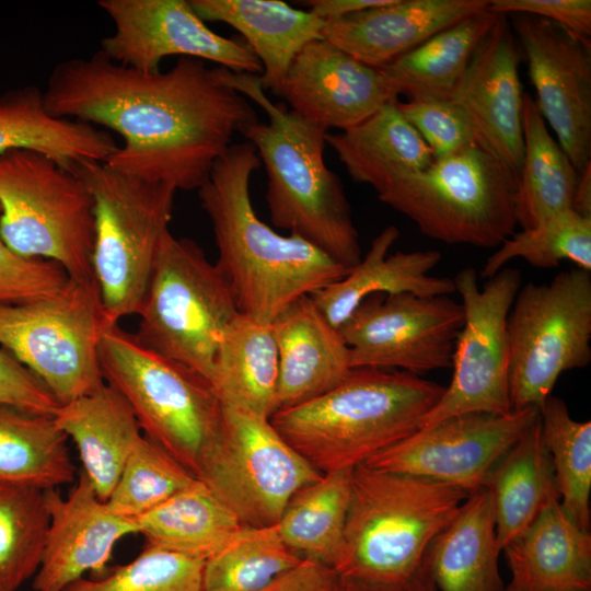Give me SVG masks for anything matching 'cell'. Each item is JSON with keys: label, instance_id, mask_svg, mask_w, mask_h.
<instances>
[{"label": "cell", "instance_id": "7a4b0ae2", "mask_svg": "<svg viewBox=\"0 0 591 591\" xmlns=\"http://www.w3.org/2000/svg\"><path fill=\"white\" fill-rule=\"evenodd\" d=\"M260 164L251 142L231 144L197 192L218 247L216 264L240 313L271 324L297 299L340 280L350 268L299 235L279 234L257 217L250 183Z\"/></svg>", "mask_w": 591, "mask_h": 591}, {"label": "cell", "instance_id": "9a60e30c", "mask_svg": "<svg viewBox=\"0 0 591 591\" xmlns=\"http://www.w3.org/2000/svg\"><path fill=\"white\" fill-rule=\"evenodd\" d=\"M463 322L461 302L449 296L372 294L338 331L348 347L351 369L419 375L451 367Z\"/></svg>", "mask_w": 591, "mask_h": 591}, {"label": "cell", "instance_id": "d6a6232c", "mask_svg": "<svg viewBox=\"0 0 591 591\" xmlns=\"http://www.w3.org/2000/svg\"><path fill=\"white\" fill-rule=\"evenodd\" d=\"M497 16L488 10L472 14L380 69L399 95L453 100L476 48Z\"/></svg>", "mask_w": 591, "mask_h": 591}, {"label": "cell", "instance_id": "b9f144b4", "mask_svg": "<svg viewBox=\"0 0 591 591\" xmlns=\"http://www.w3.org/2000/svg\"><path fill=\"white\" fill-rule=\"evenodd\" d=\"M198 479L162 447L139 440L106 502L119 515L136 520Z\"/></svg>", "mask_w": 591, "mask_h": 591}, {"label": "cell", "instance_id": "ba28073f", "mask_svg": "<svg viewBox=\"0 0 591 591\" xmlns=\"http://www.w3.org/2000/svg\"><path fill=\"white\" fill-rule=\"evenodd\" d=\"M72 171L93 199L91 268L106 325L114 326L140 310L177 190L99 161H84Z\"/></svg>", "mask_w": 591, "mask_h": 591}, {"label": "cell", "instance_id": "7dc6e473", "mask_svg": "<svg viewBox=\"0 0 591 591\" xmlns=\"http://www.w3.org/2000/svg\"><path fill=\"white\" fill-rule=\"evenodd\" d=\"M487 10L495 14H530L582 37L591 35L590 0H489Z\"/></svg>", "mask_w": 591, "mask_h": 591}, {"label": "cell", "instance_id": "30bf717a", "mask_svg": "<svg viewBox=\"0 0 591 591\" xmlns=\"http://www.w3.org/2000/svg\"><path fill=\"white\" fill-rule=\"evenodd\" d=\"M239 314L217 264L193 240L166 231L138 312V341L211 382L219 344Z\"/></svg>", "mask_w": 591, "mask_h": 591}, {"label": "cell", "instance_id": "8fae6325", "mask_svg": "<svg viewBox=\"0 0 591 591\" xmlns=\"http://www.w3.org/2000/svg\"><path fill=\"white\" fill-rule=\"evenodd\" d=\"M106 328L94 280L69 278L51 297L0 304V346L36 376L59 405L105 383L99 345Z\"/></svg>", "mask_w": 591, "mask_h": 591}, {"label": "cell", "instance_id": "5bb4252c", "mask_svg": "<svg viewBox=\"0 0 591 591\" xmlns=\"http://www.w3.org/2000/svg\"><path fill=\"white\" fill-rule=\"evenodd\" d=\"M521 280L520 270L510 267L489 278L483 289L475 268L465 267L453 278L464 312L452 354L453 375L420 429L465 414L512 412L507 322Z\"/></svg>", "mask_w": 591, "mask_h": 591}, {"label": "cell", "instance_id": "8992f818", "mask_svg": "<svg viewBox=\"0 0 591 591\" xmlns=\"http://www.w3.org/2000/svg\"><path fill=\"white\" fill-rule=\"evenodd\" d=\"M99 361L104 382L128 403L144 436L197 478L221 426L211 382L144 347L118 324L103 332Z\"/></svg>", "mask_w": 591, "mask_h": 591}, {"label": "cell", "instance_id": "484cf974", "mask_svg": "<svg viewBox=\"0 0 591 591\" xmlns=\"http://www.w3.org/2000/svg\"><path fill=\"white\" fill-rule=\"evenodd\" d=\"M521 591H591V534L551 501L503 547Z\"/></svg>", "mask_w": 591, "mask_h": 591}, {"label": "cell", "instance_id": "e575fe53", "mask_svg": "<svg viewBox=\"0 0 591 591\" xmlns=\"http://www.w3.org/2000/svg\"><path fill=\"white\" fill-rule=\"evenodd\" d=\"M67 440L53 416L0 404V485L47 490L72 483Z\"/></svg>", "mask_w": 591, "mask_h": 591}, {"label": "cell", "instance_id": "603a6c76", "mask_svg": "<svg viewBox=\"0 0 591 591\" xmlns=\"http://www.w3.org/2000/svg\"><path fill=\"white\" fill-rule=\"evenodd\" d=\"M271 325L279 362L277 410L323 395L352 370L338 328L327 321L311 296L297 299Z\"/></svg>", "mask_w": 591, "mask_h": 591}, {"label": "cell", "instance_id": "83f0119b", "mask_svg": "<svg viewBox=\"0 0 591 591\" xmlns=\"http://www.w3.org/2000/svg\"><path fill=\"white\" fill-rule=\"evenodd\" d=\"M501 552L493 500L483 487L467 496L429 548L437 590L505 591L498 566Z\"/></svg>", "mask_w": 591, "mask_h": 591}, {"label": "cell", "instance_id": "4316f807", "mask_svg": "<svg viewBox=\"0 0 591 591\" xmlns=\"http://www.w3.org/2000/svg\"><path fill=\"white\" fill-rule=\"evenodd\" d=\"M53 417L76 443L82 472L100 499L106 501L143 436L130 406L117 391L103 383L93 392L60 405Z\"/></svg>", "mask_w": 591, "mask_h": 591}, {"label": "cell", "instance_id": "836d02e7", "mask_svg": "<svg viewBox=\"0 0 591 591\" xmlns=\"http://www.w3.org/2000/svg\"><path fill=\"white\" fill-rule=\"evenodd\" d=\"M523 161L518 174L517 221L522 230L572 209L580 173L551 135L536 101L523 94Z\"/></svg>", "mask_w": 591, "mask_h": 591}, {"label": "cell", "instance_id": "f35d334b", "mask_svg": "<svg viewBox=\"0 0 591 591\" xmlns=\"http://www.w3.org/2000/svg\"><path fill=\"white\" fill-rule=\"evenodd\" d=\"M304 558L282 541L277 524L242 525L232 540L204 564L205 591H259Z\"/></svg>", "mask_w": 591, "mask_h": 591}, {"label": "cell", "instance_id": "6da1fadb", "mask_svg": "<svg viewBox=\"0 0 591 591\" xmlns=\"http://www.w3.org/2000/svg\"><path fill=\"white\" fill-rule=\"evenodd\" d=\"M44 99L55 117L121 137L104 162L109 167L186 192L200 188L234 134L258 119L221 67L187 57L165 71L123 66L100 51L71 58L54 68Z\"/></svg>", "mask_w": 591, "mask_h": 591}, {"label": "cell", "instance_id": "52a82bcc", "mask_svg": "<svg viewBox=\"0 0 591 591\" xmlns=\"http://www.w3.org/2000/svg\"><path fill=\"white\" fill-rule=\"evenodd\" d=\"M518 174L479 142L378 195L421 234L445 244L499 247L518 227Z\"/></svg>", "mask_w": 591, "mask_h": 591}, {"label": "cell", "instance_id": "d4e9b609", "mask_svg": "<svg viewBox=\"0 0 591 591\" xmlns=\"http://www.w3.org/2000/svg\"><path fill=\"white\" fill-rule=\"evenodd\" d=\"M204 22L236 30L260 62L263 89L279 94L285 77L301 49L324 38L326 21L309 10L280 0H189Z\"/></svg>", "mask_w": 591, "mask_h": 591}, {"label": "cell", "instance_id": "4dcf8cb0", "mask_svg": "<svg viewBox=\"0 0 591 591\" xmlns=\"http://www.w3.org/2000/svg\"><path fill=\"white\" fill-rule=\"evenodd\" d=\"M279 362L271 324L240 313L227 327L211 384L221 405L270 418L277 410Z\"/></svg>", "mask_w": 591, "mask_h": 591}, {"label": "cell", "instance_id": "4fadbf2b", "mask_svg": "<svg viewBox=\"0 0 591 591\" xmlns=\"http://www.w3.org/2000/svg\"><path fill=\"white\" fill-rule=\"evenodd\" d=\"M323 473L309 464L269 418L221 405L219 436L199 479L246 526L275 525L290 497Z\"/></svg>", "mask_w": 591, "mask_h": 591}, {"label": "cell", "instance_id": "2e32d148", "mask_svg": "<svg viewBox=\"0 0 591 591\" xmlns=\"http://www.w3.org/2000/svg\"><path fill=\"white\" fill-rule=\"evenodd\" d=\"M114 31L101 40L100 53L139 70H158L163 59L187 57L233 72L262 74L250 46L215 33L186 0H101Z\"/></svg>", "mask_w": 591, "mask_h": 591}, {"label": "cell", "instance_id": "f5cc1de1", "mask_svg": "<svg viewBox=\"0 0 591 591\" xmlns=\"http://www.w3.org/2000/svg\"><path fill=\"white\" fill-rule=\"evenodd\" d=\"M505 591H521L517 586H514L512 582L505 589Z\"/></svg>", "mask_w": 591, "mask_h": 591}, {"label": "cell", "instance_id": "277c9868", "mask_svg": "<svg viewBox=\"0 0 591 591\" xmlns=\"http://www.w3.org/2000/svg\"><path fill=\"white\" fill-rule=\"evenodd\" d=\"M444 389L405 371L352 369L331 391L269 420L320 473L354 468L418 431Z\"/></svg>", "mask_w": 591, "mask_h": 591}, {"label": "cell", "instance_id": "ac0fdd59", "mask_svg": "<svg viewBox=\"0 0 591 591\" xmlns=\"http://www.w3.org/2000/svg\"><path fill=\"white\" fill-rule=\"evenodd\" d=\"M536 104L581 173L591 164V40L548 20L511 14Z\"/></svg>", "mask_w": 591, "mask_h": 591}, {"label": "cell", "instance_id": "816d5d0a", "mask_svg": "<svg viewBox=\"0 0 591 591\" xmlns=\"http://www.w3.org/2000/svg\"><path fill=\"white\" fill-rule=\"evenodd\" d=\"M572 209L583 217L591 218V164L580 173Z\"/></svg>", "mask_w": 591, "mask_h": 591}, {"label": "cell", "instance_id": "9c48e42d", "mask_svg": "<svg viewBox=\"0 0 591 591\" xmlns=\"http://www.w3.org/2000/svg\"><path fill=\"white\" fill-rule=\"evenodd\" d=\"M0 236L18 255L58 263L70 279L94 280L93 199L72 170L33 150L0 153Z\"/></svg>", "mask_w": 591, "mask_h": 591}, {"label": "cell", "instance_id": "bcb514c9", "mask_svg": "<svg viewBox=\"0 0 591 591\" xmlns=\"http://www.w3.org/2000/svg\"><path fill=\"white\" fill-rule=\"evenodd\" d=\"M0 404L46 416H54L60 406L48 389L3 348H0Z\"/></svg>", "mask_w": 591, "mask_h": 591}, {"label": "cell", "instance_id": "7bdbcfd3", "mask_svg": "<svg viewBox=\"0 0 591 591\" xmlns=\"http://www.w3.org/2000/svg\"><path fill=\"white\" fill-rule=\"evenodd\" d=\"M205 561L149 546L125 565L101 578H81L63 591H205Z\"/></svg>", "mask_w": 591, "mask_h": 591}, {"label": "cell", "instance_id": "8d00e7d4", "mask_svg": "<svg viewBox=\"0 0 591 591\" xmlns=\"http://www.w3.org/2000/svg\"><path fill=\"white\" fill-rule=\"evenodd\" d=\"M352 468L323 473L288 500L277 528L302 558L333 568L343 541L351 496Z\"/></svg>", "mask_w": 591, "mask_h": 591}, {"label": "cell", "instance_id": "7402d4cb", "mask_svg": "<svg viewBox=\"0 0 591 591\" xmlns=\"http://www.w3.org/2000/svg\"><path fill=\"white\" fill-rule=\"evenodd\" d=\"M488 4L489 0H390L326 21L323 36L359 61L382 68Z\"/></svg>", "mask_w": 591, "mask_h": 591}, {"label": "cell", "instance_id": "c3c4849f", "mask_svg": "<svg viewBox=\"0 0 591 591\" xmlns=\"http://www.w3.org/2000/svg\"><path fill=\"white\" fill-rule=\"evenodd\" d=\"M338 580L332 567L304 558L259 591H335Z\"/></svg>", "mask_w": 591, "mask_h": 591}, {"label": "cell", "instance_id": "44dd1931", "mask_svg": "<svg viewBox=\"0 0 591 591\" xmlns=\"http://www.w3.org/2000/svg\"><path fill=\"white\" fill-rule=\"evenodd\" d=\"M520 54L510 20L498 14L476 48L453 101L466 112L480 144L519 174L523 161Z\"/></svg>", "mask_w": 591, "mask_h": 591}, {"label": "cell", "instance_id": "681fc988", "mask_svg": "<svg viewBox=\"0 0 591 591\" xmlns=\"http://www.w3.org/2000/svg\"><path fill=\"white\" fill-rule=\"evenodd\" d=\"M429 553V552H428ZM339 577V576H338ZM335 591H438L433 582L428 556L420 569L405 581L397 583H369L340 578Z\"/></svg>", "mask_w": 591, "mask_h": 591}, {"label": "cell", "instance_id": "7c38bea8", "mask_svg": "<svg viewBox=\"0 0 591 591\" xmlns=\"http://www.w3.org/2000/svg\"><path fill=\"white\" fill-rule=\"evenodd\" d=\"M507 335L511 409H538L561 373L591 361L590 271L573 268L520 288Z\"/></svg>", "mask_w": 591, "mask_h": 591}, {"label": "cell", "instance_id": "d590c367", "mask_svg": "<svg viewBox=\"0 0 591 591\" xmlns=\"http://www.w3.org/2000/svg\"><path fill=\"white\" fill-rule=\"evenodd\" d=\"M136 522L146 545L204 561L220 552L242 526L199 479Z\"/></svg>", "mask_w": 591, "mask_h": 591}, {"label": "cell", "instance_id": "3957f363", "mask_svg": "<svg viewBox=\"0 0 591 591\" xmlns=\"http://www.w3.org/2000/svg\"><path fill=\"white\" fill-rule=\"evenodd\" d=\"M224 80L267 115L240 134L257 152L267 175L266 201L275 227L312 243L347 268L361 260V245L340 178L324 160L327 130L283 103H274L258 76L222 68Z\"/></svg>", "mask_w": 591, "mask_h": 591}, {"label": "cell", "instance_id": "ffe728a7", "mask_svg": "<svg viewBox=\"0 0 591 591\" xmlns=\"http://www.w3.org/2000/svg\"><path fill=\"white\" fill-rule=\"evenodd\" d=\"M45 499L49 523L34 591H63L86 572H102L117 542L138 534L136 520L114 512L83 472L66 498L53 488Z\"/></svg>", "mask_w": 591, "mask_h": 591}, {"label": "cell", "instance_id": "f907efd6", "mask_svg": "<svg viewBox=\"0 0 591 591\" xmlns=\"http://www.w3.org/2000/svg\"><path fill=\"white\" fill-rule=\"evenodd\" d=\"M390 0H310L302 3L318 18L328 21L387 3Z\"/></svg>", "mask_w": 591, "mask_h": 591}, {"label": "cell", "instance_id": "5b68a950", "mask_svg": "<svg viewBox=\"0 0 591 591\" xmlns=\"http://www.w3.org/2000/svg\"><path fill=\"white\" fill-rule=\"evenodd\" d=\"M468 495L431 479L355 466L333 569L340 578L369 583L407 580L420 569L432 542Z\"/></svg>", "mask_w": 591, "mask_h": 591}, {"label": "cell", "instance_id": "60d3db41", "mask_svg": "<svg viewBox=\"0 0 591 591\" xmlns=\"http://www.w3.org/2000/svg\"><path fill=\"white\" fill-rule=\"evenodd\" d=\"M518 257L541 269L570 260L577 268L591 271V218L568 209L532 229L514 232L487 258L480 277L491 278Z\"/></svg>", "mask_w": 591, "mask_h": 591}, {"label": "cell", "instance_id": "f1b7e54d", "mask_svg": "<svg viewBox=\"0 0 591 591\" xmlns=\"http://www.w3.org/2000/svg\"><path fill=\"white\" fill-rule=\"evenodd\" d=\"M348 175L381 194L396 181L426 170L434 161L431 150L404 118L396 103L389 104L347 130L327 134Z\"/></svg>", "mask_w": 591, "mask_h": 591}, {"label": "cell", "instance_id": "74e56055", "mask_svg": "<svg viewBox=\"0 0 591 591\" xmlns=\"http://www.w3.org/2000/svg\"><path fill=\"white\" fill-rule=\"evenodd\" d=\"M538 417L553 463L560 506L579 528L589 531L591 421L573 419L566 403L553 395L540 406Z\"/></svg>", "mask_w": 591, "mask_h": 591}, {"label": "cell", "instance_id": "cb8c5ba5", "mask_svg": "<svg viewBox=\"0 0 591 591\" xmlns=\"http://www.w3.org/2000/svg\"><path fill=\"white\" fill-rule=\"evenodd\" d=\"M398 236L395 225L384 228L372 240L366 256L344 278L311 294L334 327L339 328L360 302L372 294L412 293L430 298L455 292L453 279L429 275L441 260L440 252L398 251L387 255Z\"/></svg>", "mask_w": 591, "mask_h": 591}, {"label": "cell", "instance_id": "1f68e13d", "mask_svg": "<svg viewBox=\"0 0 591 591\" xmlns=\"http://www.w3.org/2000/svg\"><path fill=\"white\" fill-rule=\"evenodd\" d=\"M490 494L503 549L551 501L559 499L540 417L498 461L484 486Z\"/></svg>", "mask_w": 591, "mask_h": 591}, {"label": "cell", "instance_id": "ee69618b", "mask_svg": "<svg viewBox=\"0 0 591 591\" xmlns=\"http://www.w3.org/2000/svg\"><path fill=\"white\" fill-rule=\"evenodd\" d=\"M396 107L428 144L434 160L478 142L466 112L453 100L408 99L397 101Z\"/></svg>", "mask_w": 591, "mask_h": 591}, {"label": "cell", "instance_id": "d6986e66", "mask_svg": "<svg viewBox=\"0 0 591 591\" xmlns=\"http://www.w3.org/2000/svg\"><path fill=\"white\" fill-rule=\"evenodd\" d=\"M278 95L306 120L344 131L396 103L399 92L380 68L322 38L297 55Z\"/></svg>", "mask_w": 591, "mask_h": 591}, {"label": "cell", "instance_id": "f546056e", "mask_svg": "<svg viewBox=\"0 0 591 591\" xmlns=\"http://www.w3.org/2000/svg\"><path fill=\"white\" fill-rule=\"evenodd\" d=\"M18 149L40 152L72 170L84 161L105 162L117 144L104 129L53 116L44 91L25 85L0 96V153Z\"/></svg>", "mask_w": 591, "mask_h": 591}, {"label": "cell", "instance_id": "f6af8a7d", "mask_svg": "<svg viewBox=\"0 0 591 591\" xmlns=\"http://www.w3.org/2000/svg\"><path fill=\"white\" fill-rule=\"evenodd\" d=\"M68 281V274L58 263L22 257L10 250L0 236V304H19L51 297L61 291Z\"/></svg>", "mask_w": 591, "mask_h": 591}, {"label": "cell", "instance_id": "e0dca14e", "mask_svg": "<svg viewBox=\"0 0 591 591\" xmlns=\"http://www.w3.org/2000/svg\"><path fill=\"white\" fill-rule=\"evenodd\" d=\"M537 416V408L526 407L505 415L474 413L450 417L419 429L364 464L443 483L471 494L485 486L494 466Z\"/></svg>", "mask_w": 591, "mask_h": 591}, {"label": "cell", "instance_id": "ab89813d", "mask_svg": "<svg viewBox=\"0 0 591 591\" xmlns=\"http://www.w3.org/2000/svg\"><path fill=\"white\" fill-rule=\"evenodd\" d=\"M49 523L45 490L0 485V591L33 579Z\"/></svg>", "mask_w": 591, "mask_h": 591}]
</instances>
